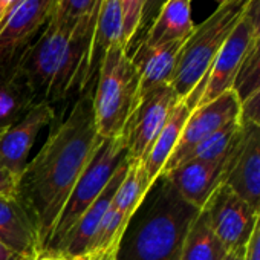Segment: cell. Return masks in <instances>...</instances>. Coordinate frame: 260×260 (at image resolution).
Listing matches in <instances>:
<instances>
[{
	"label": "cell",
	"instance_id": "obj_25",
	"mask_svg": "<svg viewBox=\"0 0 260 260\" xmlns=\"http://www.w3.org/2000/svg\"><path fill=\"white\" fill-rule=\"evenodd\" d=\"M260 87V55L245 63L239 71L236 81L233 84V90L237 93L240 103L249 98Z\"/></svg>",
	"mask_w": 260,
	"mask_h": 260
},
{
	"label": "cell",
	"instance_id": "obj_13",
	"mask_svg": "<svg viewBox=\"0 0 260 260\" xmlns=\"http://www.w3.org/2000/svg\"><path fill=\"white\" fill-rule=\"evenodd\" d=\"M55 118L51 103L40 101L28 113L4 134H0V166L17 182L28 164V158L42 128L49 125Z\"/></svg>",
	"mask_w": 260,
	"mask_h": 260
},
{
	"label": "cell",
	"instance_id": "obj_23",
	"mask_svg": "<svg viewBox=\"0 0 260 260\" xmlns=\"http://www.w3.org/2000/svg\"><path fill=\"white\" fill-rule=\"evenodd\" d=\"M240 127H242L240 118L230 121L222 128L216 130L214 134H211L204 141H201L198 146H194L191 149V152L184 158L182 162L193 161V159H198V161H222V159H225L240 132Z\"/></svg>",
	"mask_w": 260,
	"mask_h": 260
},
{
	"label": "cell",
	"instance_id": "obj_9",
	"mask_svg": "<svg viewBox=\"0 0 260 260\" xmlns=\"http://www.w3.org/2000/svg\"><path fill=\"white\" fill-rule=\"evenodd\" d=\"M255 213L260 211V125L242 124L220 178Z\"/></svg>",
	"mask_w": 260,
	"mask_h": 260
},
{
	"label": "cell",
	"instance_id": "obj_3",
	"mask_svg": "<svg viewBox=\"0 0 260 260\" xmlns=\"http://www.w3.org/2000/svg\"><path fill=\"white\" fill-rule=\"evenodd\" d=\"M153 196L143 211L130 245L125 248V260H179L182 243L190 223L199 213L185 202L170 182L161 176L152 187Z\"/></svg>",
	"mask_w": 260,
	"mask_h": 260
},
{
	"label": "cell",
	"instance_id": "obj_5",
	"mask_svg": "<svg viewBox=\"0 0 260 260\" xmlns=\"http://www.w3.org/2000/svg\"><path fill=\"white\" fill-rule=\"evenodd\" d=\"M249 0H226L194 26L184 42L170 86L179 100H185L205 78L217 52L243 19Z\"/></svg>",
	"mask_w": 260,
	"mask_h": 260
},
{
	"label": "cell",
	"instance_id": "obj_20",
	"mask_svg": "<svg viewBox=\"0 0 260 260\" xmlns=\"http://www.w3.org/2000/svg\"><path fill=\"white\" fill-rule=\"evenodd\" d=\"M191 107L188 106V103L185 100H179L176 103V106L173 107L166 125L162 127L159 137L156 138L155 144L152 146L144 164L147 178L150 181V184L153 185L162 175V170L169 161V158L172 156L181 134L182 128L191 113Z\"/></svg>",
	"mask_w": 260,
	"mask_h": 260
},
{
	"label": "cell",
	"instance_id": "obj_16",
	"mask_svg": "<svg viewBox=\"0 0 260 260\" xmlns=\"http://www.w3.org/2000/svg\"><path fill=\"white\" fill-rule=\"evenodd\" d=\"M182 45L184 42H173L159 46L138 45L134 54H130L138 74L140 101L150 92L170 84Z\"/></svg>",
	"mask_w": 260,
	"mask_h": 260
},
{
	"label": "cell",
	"instance_id": "obj_8",
	"mask_svg": "<svg viewBox=\"0 0 260 260\" xmlns=\"http://www.w3.org/2000/svg\"><path fill=\"white\" fill-rule=\"evenodd\" d=\"M254 39V28L246 19H242L217 52L205 78L185 98L191 109L207 104L233 89L236 77L249 54Z\"/></svg>",
	"mask_w": 260,
	"mask_h": 260
},
{
	"label": "cell",
	"instance_id": "obj_35",
	"mask_svg": "<svg viewBox=\"0 0 260 260\" xmlns=\"http://www.w3.org/2000/svg\"><path fill=\"white\" fill-rule=\"evenodd\" d=\"M10 5H7V4H4L2 0H0V23H2V20L5 19V16L8 14V11H10Z\"/></svg>",
	"mask_w": 260,
	"mask_h": 260
},
{
	"label": "cell",
	"instance_id": "obj_39",
	"mask_svg": "<svg viewBox=\"0 0 260 260\" xmlns=\"http://www.w3.org/2000/svg\"><path fill=\"white\" fill-rule=\"evenodd\" d=\"M214 2H216V4H217V7H219V5L225 4V2H226V0H214Z\"/></svg>",
	"mask_w": 260,
	"mask_h": 260
},
{
	"label": "cell",
	"instance_id": "obj_1",
	"mask_svg": "<svg viewBox=\"0 0 260 260\" xmlns=\"http://www.w3.org/2000/svg\"><path fill=\"white\" fill-rule=\"evenodd\" d=\"M103 138L98 137L90 90L80 95L69 115L49 132L40 152L28 161L19 181L17 199L34 220L48 248L60 214Z\"/></svg>",
	"mask_w": 260,
	"mask_h": 260
},
{
	"label": "cell",
	"instance_id": "obj_19",
	"mask_svg": "<svg viewBox=\"0 0 260 260\" xmlns=\"http://www.w3.org/2000/svg\"><path fill=\"white\" fill-rule=\"evenodd\" d=\"M37 103L20 61L10 71L0 74V134L17 124Z\"/></svg>",
	"mask_w": 260,
	"mask_h": 260
},
{
	"label": "cell",
	"instance_id": "obj_6",
	"mask_svg": "<svg viewBox=\"0 0 260 260\" xmlns=\"http://www.w3.org/2000/svg\"><path fill=\"white\" fill-rule=\"evenodd\" d=\"M127 153V137L125 132L110 138L103 140L98 146L95 155L87 164L86 170L77 181L61 214L57 222V226L52 233V237L48 243L45 252L52 251L60 240L71 231L77 223L81 214L95 202V199L103 193L112 179L116 167L125 159Z\"/></svg>",
	"mask_w": 260,
	"mask_h": 260
},
{
	"label": "cell",
	"instance_id": "obj_21",
	"mask_svg": "<svg viewBox=\"0 0 260 260\" xmlns=\"http://www.w3.org/2000/svg\"><path fill=\"white\" fill-rule=\"evenodd\" d=\"M228 252L214 234L207 213L199 210L185 234L179 260H225Z\"/></svg>",
	"mask_w": 260,
	"mask_h": 260
},
{
	"label": "cell",
	"instance_id": "obj_37",
	"mask_svg": "<svg viewBox=\"0 0 260 260\" xmlns=\"http://www.w3.org/2000/svg\"><path fill=\"white\" fill-rule=\"evenodd\" d=\"M49 255H52V254H49ZM54 257V260H77L75 257H63V255H52Z\"/></svg>",
	"mask_w": 260,
	"mask_h": 260
},
{
	"label": "cell",
	"instance_id": "obj_24",
	"mask_svg": "<svg viewBox=\"0 0 260 260\" xmlns=\"http://www.w3.org/2000/svg\"><path fill=\"white\" fill-rule=\"evenodd\" d=\"M146 0H121L122 10V45L130 49L138 32L143 29Z\"/></svg>",
	"mask_w": 260,
	"mask_h": 260
},
{
	"label": "cell",
	"instance_id": "obj_27",
	"mask_svg": "<svg viewBox=\"0 0 260 260\" xmlns=\"http://www.w3.org/2000/svg\"><path fill=\"white\" fill-rule=\"evenodd\" d=\"M246 260H260V211L257 213L255 223L252 228V233L249 236V240L246 243Z\"/></svg>",
	"mask_w": 260,
	"mask_h": 260
},
{
	"label": "cell",
	"instance_id": "obj_18",
	"mask_svg": "<svg viewBox=\"0 0 260 260\" xmlns=\"http://www.w3.org/2000/svg\"><path fill=\"white\" fill-rule=\"evenodd\" d=\"M194 26L191 19V0H167L138 45L159 46L173 42H185Z\"/></svg>",
	"mask_w": 260,
	"mask_h": 260
},
{
	"label": "cell",
	"instance_id": "obj_26",
	"mask_svg": "<svg viewBox=\"0 0 260 260\" xmlns=\"http://www.w3.org/2000/svg\"><path fill=\"white\" fill-rule=\"evenodd\" d=\"M240 122L260 125V87L242 103Z\"/></svg>",
	"mask_w": 260,
	"mask_h": 260
},
{
	"label": "cell",
	"instance_id": "obj_29",
	"mask_svg": "<svg viewBox=\"0 0 260 260\" xmlns=\"http://www.w3.org/2000/svg\"><path fill=\"white\" fill-rule=\"evenodd\" d=\"M243 19H246L251 23L257 37L260 34V0H249Z\"/></svg>",
	"mask_w": 260,
	"mask_h": 260
},
{
	"label": "cell",
	"instance_id": "obj_31",
	"mask_svg": "<svg viewBox=\"0 0 260 260\" xmlns=\"http://www.w3.org/2000/svg\"><path fill=\"white\" fill-rule=\"evenodd\" d=\"M167 0H146L144 5V16H143V29L146 28L147 22H153L155 17L158 16V13L161 11V8L166 5Z\"/></svg>",
	"mask_w": 260,
	"mask_h": 260
},
{
	"label": "cell",
	"instance_id": "obj_34",
	"mask_svg": "<svg viewBox=\"0 0 260 260\" xmlns=\"http://www.w3.org/2000/svg\"><path fill=\"white\" fill-rule=\"evenodd\" d=\"M257 55H260V34L254 39L252 46H251V49H249V54H248V57H246L245 63L251 61V60H252V58H255ZM245 63H243V64H245ZM240 69H242V68H240Z\"/></svg>",
	"mask_w": 260,
	"mask_h": 260
},
{
	"label": "cell",
	"instance_id": "obj_4",
	"mask_svg": "<svg viewBox=\"0 0 260 260\" xmlns=\"http://www.w3.org/2000/svg\"><path fill=\"white\" fill-rule=\"evenodd\" d=\"M140 103L138 74L128 49L115 43L103 54L96 87L92 95L93 122L100 138L110 140L125 132Z\"/></svg>",
	"mask_w": 260,
	"mask_h": 260
},
{
	"label": "cell",
	"instance_id": "obj_2",
	"mask_svg": "<svg viewBox=\"0 0 260 260\" xmlns=\"http://www.w3.org/2000/svg\"><path fill=\"white\" fill-rule=\"evenodd\" d=\"M90 40L48 22L20 60V68L37 101L55 103L86 90Z\"/></svg>",
	"mask_w": 260,
	"mask_h": 260
},
{
	"label": "cell",
	"instance_id": "obj_38",
	"mask_svg": "<svg viewBox=\"0 0 260 260\" xmlns=\"http://www.w3.org/2000/svg\"><path fill=\"white\" fill-rule=\"evenodd\" d=\"M4 4H7V5H10V7H13V4L16 2V0H2Z\"/></svg>",
	"mask_w": 260,
	"mask_h": 260
},
{
	"label": "cell",
	"instance_id": "obj_30",
	"mask_svg": "<svg viewBox=\"0 0 260 260\" xmlns=\"http://www.w3.org/2000/svg\"><path fill=\"white\" fill-rule=\"evenodd\" d=\"M119 246H109L106 249H100L95 252H89L81 257H75L77 260H118Z\"/></svg>",
	"mask_w": 260,
	"mask_h": 260
},
{
	"label": "cell",
	"instance_id": "obj_28",
	"mask_svg": "<svg viewBox=\"0 0 260 260\" xmlns=\"http://www.w3.org/2000/svg\"><path fill=\"white\" fill-rule=\"evenodd\" d=\"M19 182L0 166V196H11L17 198Z\"/></svg>",
	"mask_w": 260,
	"mask_h": 260
},
{
	"label": "cell",
	"instance_id": "obj_36",
	"mask_svg": "<svg viewBox=\"0 0 260 260\" xmlns=\"http://www.w3.org/2000/svg\"><path fill=\"white\" fill-rule=\"evenodd\" d=\"M32 260H54V257L49 255V254H46V252H42L40 255H37V257L32 258Z\"/></svg>",
	"mask_w": 260,
	"mask_h": 260
},
{
	"label": "cell",
	"instance_id": "obj_14",
	"mask_svg": "<svg viewBox=\"0 0 260 260\" xmlns=\"http://www.w3.org/2000/svg\"><path fill=\"white\" fill-rule=\"evenodd\" d=\"M128 170V162L124 159L115 170L112 179L109 181L107 187L103 190V193L95 199V202L81 214V217L77 220V223L71 228V231L60 240V243L49 252L52 255H63V257H81L86 254L87 246L104 216L107 208L110 207V202L122 182L125 173Z\"/></svg>",
	"mask_w": 260,
	"mask_h": 260
},
{
	"label": "cell",
	"instance_id": "obj_7",
	"mask_svg": "<svg viewBox=\"0 0 260 260\" xmlns=\"http://www.w3.org/2000/svg\"><path fill=\"white\" fill-rule=\"evenodd\" d=\"M55 0H16L0 23V74L14 68L48 25Z\"/></svg>",
	"mask_w": 260,
	"mask_h": 260
},
{
	"label": "cell",
	"instance_id": "obj_12",
	"mask_svg": "<svg viewBox=\"0 0 260 260\" xmlns=\"http://www.w3.org/2000/svg\"><path fill=\"white\" fill-rule=\"evenodd\" d=\"M202 210L207 213L214 234L228 251L246 246L257 213L226 184L220 182L216 187Z\"/></svg>",
	"mask_w": 260,
	"mask_h": 260
},
{
	"label": "cell",
	"instance_id": "obj_22",
	"mask_svg": "<svg viewBox=\"0 0 260 260\" xmlns=\"http://www.w3.org/2000/svg\"><path fill=\"white\" fill-rule=\"evenodd\" d=\"M153 185L150 184L144 164H130L128 162V170L119 184L110 207L122 213L127 219L132 220L134 216L137 214L138 208L143 205L146 196L149 194L150 188Z\"/></svg>",
	"mask_w": 260,
	"mask_h": 260
},
{
	"label": "cell",
	"instance_id": "obj_33",
	"mask_svg": "<svg viewBox=\"0 0 260 260\" xmlns=\"http://www.w3.org/2000/svg\"><path fill=\"white\" fill-rule=\"evenodd\" d=\"M245 255H246V246H239L236 249H231L225 257V260H246Z\"/></svg>",
	"mask_w": 260,
	"mask_h": 260
},
{
	"label": "cell",
	"instance_id": "obj_17",
	"mask_svg": "<svg viewBox=\"0 0 260 260\" xmlns=\"http://www.w3.org/2000/svg\"><path fill=\"white\" fill-rule=\"evenodd\" d=\"M0 242L29 260L42 254L37 226L17 198L0 196Z\"/></svg>",
	"mask_w": 260,
	"mask_h": 260
},
{
	"label": "cell",
	"instance_id": "obj_10",
	"mask_svg": "<svg viewBox=\"0 0 260 260\" xmlns=\"http://www.w3.org/2000/svg\"><path fill=\"white\" fill-rule=\"evenodd\" d=\"M178 101L179 98L170 84L150 92L140 101L125 128L127 162L141 164L146 161Z\"/></svg>",
	"mask_w": 260,
	"mask_h": 260
},
{
	"label": "cell",
	"instance_id": "obj_15",
	"mask_svg": "<svg viewBox=\"0 0 260 260\" xmlns=\"http://www.w3.org/2000/svg\"><path fill=\"white\" fill-rule=\"evenodd\" d=\"M225 159L222 161H185L162 175L176 193L190 205L202 210L211 193L220 184Z\"/></svg>",
	"mask_w": 260,
	"mask_h": 260
},
{
	"label": "cell",
	"instance_id": "obj_11",
	"mask_svg": "<svg viewBox=\"0 0 260 260\" xmlns=\"http://www.w3.org/2000/svg\"><path fill=\"white\" fill-rule=\"evenodd\" d=\"M240 109L242 103L233 89L226 90L216 100L193 109L182 128L181 138L162 170V175L178 167L184 161V158L191 152V149L198 146L201 141H204L207 137L222 128L230 121L239 119Z\"/></svg>",
	"mask_w": 260,
	"mask_h": 260
},
{
	"label": "cell",
	"instance_id": "obj_32",
	"mask_svg": "<svg viewBox=\"0 0 260 260\" xmlns=\"http://www.w3.org/2000/svg\"><path fill=\"white\" fill-rule=\"evenodd\" d=\"M0 260H29V258L23 257L22 254H19L4 242H0Z\"/></svg>",
	"mask_w": 260,
	"mask_h": 260
}]
</instances>
